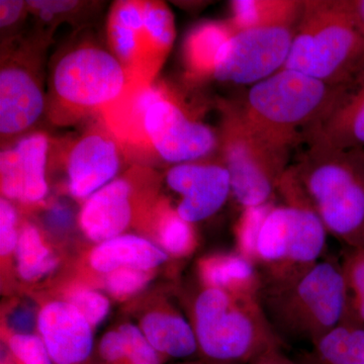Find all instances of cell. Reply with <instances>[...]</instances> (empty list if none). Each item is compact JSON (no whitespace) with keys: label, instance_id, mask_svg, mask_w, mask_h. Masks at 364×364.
Listing matches in <instances>:
<instances>
[{"label":"cell","instance_id":"obj_1","mask_svg":"<svg viewBox=\"0 0 364 364\" xmlns=\"http://www.w3.org/2000/svg\"><path fill=\"white\" fill-rule=\"evenodd\" d=\"M258 303L279 344L305 348L337 327L350 311L342 263L321 259L262 280Z\"/></svg>","mask_w":364,"mask_h":364},{"label":"cell","instance_id":"obj_2","mask_svg":"<svg viewBox=\"0 0 364 364\" xmlns=\"http://www.w3.org/2000/svg\"><path fill=\"white\" fill-rule=\"evenodd\" d=\"M291 168L328 233L364 249V150L310 147Z\"/></svg>","mask_w":364,"mask_h":364},{"label":"cell","instance_id":"obj_3","mask_svg":"<svg viewBox=\"0 0 364 364\" xmlns=\"http://www.w3.org/2000/svg\"><path fill=\"white\" fill-rule=\"evenodd\" d=\"M345 86L330 85L301 72L282 69L254 85L240 109L261 136L289 151L324 116Z\"/></svg>","mask_w":364,"mask_h":364},{"label":"cell","instance_id":"obj_4","mask_svg":"<svg viewBox=\"0 0 364 364\" xmlns=\"http://www.w3.org/2000/svg\"><path fill=\"white\" fill-rule=\"evenodd\" d=\"M364 62V35L339 0H306L284 68L330 85H350Z\"/></svg>","mask_w":364,"mask_h":364},{"label":"cell","instance_id":"obj_5","mask_svg":"<svg viewBox=\"0 0 364 364\" xmlns=\"http://www.w3.org/2000/svg\"><path fill=\"white\" fill-rule=\"evenodd\" d=\"M198 349L218 363H250L279 347L256 296L205 287L193 306Z\"/></svg>","mask_w":364,"mask_h":364},{"label":"cell","instance_id":"obj_6","mask_svg":"<svg viewBox=\"0 0 364 364\" xmlns=\"http://www.w3.org/2000/svg\"><path fill=\"white\" fill-rule=\"evenodd\" d=\"M123 64L112 53L82 45L64 53L52 69L50 114L68 124L116 102L130 85Z\"/></svg>","mask_w":364,"mask_h":364},{"label":"cell","instance_id":"obj_7","mask_svg":"<svg viewBox=\"0 0 364 364\" xmlns=\"http://www.w3.org/2000/svg\"><path fill=\"white\" fill-rule=\"evenodd\" d=\"M219 144L237 202L244 208L268 203L287 170L289 151L275 147L254 130L240 105L225 111Z\"/></svg>","mask_w":364,"mask_h":364},{"label":"cell","instance_id":"obj_8","mask_svg":"<svg viewBox=\"0 0 364 364\" xmlns=\"http://www.w3.org/2000/svg\"><path fill=\"white\" fill-rule=\"evenodd\" d=\"M286 200L270 210L258 238L256 261L269 269L268 277L310 267L325 251L328 232L315 210L306 200Z\"/></svg>","mask_w":364,"mask_h":364},{"label":"cell","instance_id":"obj_9","mask_svg":"<svg viewBox=\"0 0 364 364\" xmlns=\"http://www.w3.org/2000/svg\"><path fill=\"white\" fill-rule=\"evenodd\" d=\"M296 28H254L235 32L223 47L214 77L235 85H256L284 68Z\"/></svg>","mask_w":364,"mask_h":364},{"label":"cell","instance_id":"obj_10","mask_svg":"<svg viewBox=\"0 0 364 364\" xmlns=\"http://www.w3.org/2000/svg\"><path fill=\"white\" fill-rule=\"evenodd\" d=\"M144 132L149 148L170 163L196 161L219 146V138L212 129L186 116L166 95L148 109Z\"/></svg>","mask_w":364,"mask_h":364},{"label":"cell","instance_id":"obj_11","mask_svg":"<svg viewBox=\"0 0 364 364\" xmlns=\"http://www.w3.org/2000/svg\"><path fill=\"white\" fill-rule=\"evenodd\" d=\"M112 53L132 80L151 83L167 54L161 49L144 16V1H119L107 23Z\"/></svg>","mask_w":364,"mask_h":364},{"label":"cell","instance_id":"obj_12","mask_svg":"<svg viewBox=\"0 0 364 364\" xmlns=\"http://www.w3.org/2000/svg\"><path fill=\"white\" fill-rule=\"evenodd\" d=\"M166 181L181 196L177 213L191 224L215 214L232 193L229 171L223 160L182 163L169 170Z\"/></svg>","mask_w":364,"mask_h":364},{"label":"cell","instance_id":"obj_13","mask_svg":"<svg viewBox=\"0 0 364 364\" xmlns=\"http://www.w3.org/2000/svg\"><path fill=\"white\" fill-rule=\"evenodd\" d=\"M49 141L42 133L21 139L0 155V186L6 200L26 205L42 202L48 193L46 178Z\"/></svg>","mask_w":364,"mask_h":364},{"label":"cell","instance_id":"obj_14","mask_svg":"<svg viewBox=\"0 0 364 364\" xmlns=\"http://www.w3.org/2000/svg\"><path fill=\"white\" fill-rule=\"evenodd\" d=\"M121 165L119 144L112 134L93 131L79 138L67 155L68 189L88 198L112 181Z\"/></svg>","mask_w":364,"mask_h":364},{"label":"cell","instance_id":"obj_15","mask_svg":"<svg viewBox=\"0 0 364 364\" xmlns=\"http://www.w3.org/2000/svg\"><path fill=\"white\" fill-rule=\"evenodd\" d=\"M304 138L310 147L364 150V78L345 86Z\"/></svg>","mask_w":364,"mask_h":364},{"label":"cell","instance_id":"obj_16","mask_svg":"<svg viewBox=\"0 0 364 364\" xmlns=\"http://www.w3.org/2000/svg\"><path fill=\"white\" fill-rule=\"evenodd\" d=\"M37 325L55 364H81L90 358L92 327L68 301L46 304L38 314Z\"/></svg>","mask_w":364,"mask_h":364},{"label":"cell","instance_id":"obj_17","mask_svg":"<svg viewBox=\"0 0 364 364\" xmlns=\"http://www.w3.org/2000/svg\"><path fill=\"white\" fill-rule=\"evenodd\" d=\"M39 81L28 67L6 62L0 70V133L13 136L30 129L45 109Z\"/></svg>","mask_w":364,"mask_h":364},{"label":"cell","instance_id":"obj_18","mask_svg":"<svg viewBox=\"0 0 364 364\" xmlns=\"http://www.w3.org/2000/svg\"><path fill=\"white\" fill-rule=\"evenodd\" d=\"M134 215V188L128 178H117L86 198L79 225L90 240L102 243L122 235Z\"/></svg>","mask_w":364,"mask_h":364},{"label":"cell","instance_id":"obj_19","mask_svg":"<svg viewBox=\"0 0 364 364\" xmlns=\"http://www.w3.org/2000/svg\"><path fill=\"white\" fill-rule=\"evenodd\" d=\"M164 97L165 93L151 83L131 80L124 95L102 112L109 134L117 142L150 149L144 119L151 105Z\"/></svg>","mask_w":364,"mask_h":364},{"label":"cell","instance_id":"obj_20","mask_svg":"<svg viewBox=\"0 0 364 364\" xmlns=\"http://www.w3.org/2000/svg\"><path fill=\"white\" fill-rule=\"evenodd\" d=\"M296 364H364V324L350 309L337 327L299 349Z\"/></svg>","mask_w":364,"mask_h":364},{"label":"cell","instance_id":"obj_21","mask_svg":"<svg viewBox=\"0 0 364 364\" xmlns=\"http://www.w3.org/2000/svg\"><path fill=\"white\" fill-rule=\"evenodd\" d=\"M168 254L152 242L136 235H119L98 244L90 254V263L98 272L109 273L119 268L152 270L167 260Z\"/></svg>","mask_w":364,"mask_h":364},{"label":"cell","instance_id":"obj_22","mask_svg":"<svg viewBox=\"0 0 364 364\" xmlns=\"http://www.w3.org/2000/svg\"><path fill=\"white\" fill-rule=\"evenodd\" d=\"M198 273L205 287L258 296L262 280L254 261L239 254L210 256L200 261Z\"/></svg>","mask_w":364,"mask_h":364},{"label":"cell","instance_id":"obj_23","mask_svg":"<svg viewBox=\"0 0 364 364\" xmlns=\"http://www.w3.org/2000/svg\"><path fill=\"white\" fill-rule=\"evenodd\" d=\"M141 330L159 353L176 358L193 355L198 349L196 333L186 318L168 311L144 316Z\"/></svg>","mask_w":364,"mask_h":364},{"label":"cell","instance_id":"obj_24","mask_svg":"<svg viewBox=\"0 0 364 364\" xmlns=\"http://www.w3.org/2000/svg\"><path fill=\"white\" fill-rule=\"evenodd\" d=\"M235 32L254 28L289 26L296 28L304 1L296 0H235L231 2Z\"/></svg>","mask_w":364,"mask_h":364},{"label":"cell","instance_id":"obj_25","mask_svg":"<svg viewBox=\"0 0 364 364\" xmlns=\"http://www.w3.org/2000/svg\"><path fill=\"white\" fill-rule=\"evenodd\" d=\"M235 33L231 23L208 21L191 31L184 43L183 56L189 73L195 77L214 76L223 47Z\"/></svg>","mask_w":364,"mask_h":364},{"label":"cell","instance_id":"obj_26","mask_svg":"<svg viewBox=\"0 0 364 364\" xmlns=\"http://www.w3.org/2000/svg\"><path fill=\"white\" fill-rule=\"evenodd\" d=\"M16 255L18 274L26 282L42 279L58 265V260L45 243L39 230L31 224L21 228Z\"/></svg>","mask_w":364,"mask_h":364},{"label":"cell","instance_id":"obj_27","mask_svg":"<svg viewBox=\"0 0 364 364\" xmlns=\"http://www.w3.org/2000/svg\"><path fill=\"white\" fill-rule=\"evenodd\" d=\"M157 237L167 254L177 257L186 256L196 245V236L191 223L186 222L176 210L164 208L157 220Z\"/></svg>","mask_w":364,"mask_h":364},{"label":"cell","instance_id":"obj_28","mask_svg":"<svg viewBox=\"0 0 364 364\" xmlns=\"http://www.w3.org/2000/svg\"><path fill=\"white\" fill-rule=\"evenodd\" d=\"M272 203L244 208L237 227V241L240 253L249 259L256 261V250L261 229L272 210Z\"/></svg>","mask_w":364,"mask_h":364},{"label":"cell","instance_id":"obj_29","mask_svg":"<svg viewBox=\"0 0 364 364\" xmlns=\"http://www.w3.org/2000/svg\"><path fill=\"white\" fill-rule=\"evenodd\" d=\"M342 267L352 310L364 324V249H348Z\"/></svg>","mask_w":364,"mask_h":364},{"label":"cell","instance_id":"obj_30","mask_svg":"<svg viewBox=\"0 0 364 364\" xmlns=\"http://www.w3.org/2000/svg\"><path fill=\"white\" fill-rule=\"evenodd\" d=\"M150 270L123 267L107 273L105 286L116 299L130 298L147 286L151 279Z\"/></svg>","mask_w":364,"mask_h":364},{"label":"cell","instance_id":"obj_31","mask_svg":"<svg viewBox=\"0 0 364 364\" xmlns=\"http://www.w3.org/2000/svg\"><path fill=\"white\" fill-rule=\"evenodd\" d=\"M66 301L77 309L91 327H95L102 322L109 311V299L102 294L87 287L72 289L67 296Z\"/></svg>","mask_w":364,"mask_h":364},{"label":"cell","instance_id":"obj_32","mask_svg":"<svg viewBox=\"0 0 364 364\" xmlns=\"http://www.w3.org/2000/svg\"><path fill=\"white\" fill-rule=\"evenodd\" d=\"M126 342V364H160L161 356L142 330L132 324L119 327Z\"/></svg>","mask_w":364,"mask_h":364},{"label":"cell","instance_id":"obj_33","mask_svg":"<svg viewBox=\"0 0 364 364\" xmlns=\"http://www.w3.org/2000/svg\"><path fill=\"white\" fill-rule=\"evenodd\" d=\"M9 347L18 364H54L47 347L35 334H11Z\"/></svg>","mask_w":364,"mask_h":364},{"label":"cell","instance_id":"obj_34","mask_svg":"<svg viewBox=\"0 0 364 364\" xmlns=\"http://www.w3.org/2000/svg\"><path fill=\"white\" fill-rule=\"evenodd\" d=\"M18 214L16 208L6 198L0 200V253L7 257L18 245Z\"/></svg>","mask_w":364,"mask_h":364},{"label":"cell","instance_id":"obj_35","mask_svg":"<svg viewBox=\"0 0 364 364\" xmlns=\"http://www.w3.org/2000/svg\"><path fill=\"white\" fill-rule=\"evenodd\" d=\"M100 353L109 364H126V342L119 330L105 334L100 341Z\"/></svg>","mask_w":364,"mask_h":364},{"label":"cell","instance_id":"obj_36","mask_svg":"<svg viewBox=\"0 0 364 364\" xmlns=\"http://www.w3.org/2000/svg\"><path fill=\"white\" fill-rule=\"evenodd\" d=\"M26 6L31 7L33 11L38 13L41 18L44 21H51L53 16L56 14L69 13V11H73L76 6H78L77 1H28L26 2Z\"/></svg>","mask_w":364,"mask_h":364},{"label":"cell","instance_id":"obj_37","mask_svg":"<svg viewBox=\"0 0 364 364\" xmlns=\"http://www.w3.org/2000/svg\"><path fill=\"white\" fill-rule=\"evenodd\" d=\"M38 324V318L35 317L32 311L28 308H18L14 311L9 318L13 334H32L33 326Z\"/></svg>","mask_w":364,"mask_h":364},{"label":"cell","instance_id":"obj_38","mask_svg":"<svg viewBox=\"0 0 364 364\" xmlns=\"http://www.w3.org/2000/svg\"><path fill=\"white\" fill-rule=\"evenodd\" d=\"M23 1H9L1 0L0 1V25L1 28H9L13 26L21 18V14L25 9Z\"/></svg>","mask_w":364,"mask_h":364},{"label":"cell","instance_id":"obj_39","mask_svg":"<svg viewBox=\"0 0 364 364\" xmlns=\"http://www.w3.org/2000/svg\"><path fill=\"white\" fill-rule=\"evenodd\" d=\"M340 6L364 35V0H339Z\"/></svg>","mask_w":364,"mask_h":364},{"label":"cell","instance_id":"obj_40","mask_svg":"<svg viewBox=\"0 0 364 364\" xmlns=\"http://www.w3.org/2000/svg\"><path fill=\"white\" fill-rule=\"evenodd\" d=\"M249 364H296L294 358H289L279 347L269 349L251 361Z\"/></svg>","mask_w":364,"mask_h":364},{"label":"cell","instance_id":"obj_41","mask_svg":"<svg viewBox=\"0 0 364 364\" xmlns=\"http://www.w3.org/2000/svg\"><path fill=\"white\" fill-rule=\"evenodd\" d=\"M49 223L53 229L63 230L64 228L68 227V213L61 208L53 210L51 214H50Z\"/></svg>","mask_w":364,"mask_h":364},{"label":"cell","instance_id":"obj_42","mask_svg":"<svg viewBox=\"0 0 364 364\" xmlns=\"http://www.w3.org/2000/svg\"><path fill=\"white\" fill-rule=\"evenodd\" d=\"M363 78H364V62H363V68H361V70H360V72H359L358 76V77H356V79H363ZM356 79H355V80H356Z\"/></svg>","mask_w":364,"mask_h":364}]
</instances>
